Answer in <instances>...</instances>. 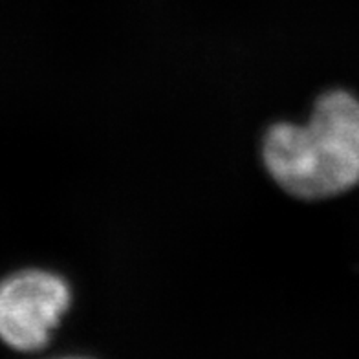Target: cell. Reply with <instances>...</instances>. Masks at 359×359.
I'll use <instances>...</instances> for the list:
<instances>
[{
    "label": "cell",
    "mask_w": 359,
    "mask_h": 359,
    "mask_svg": "<svg viewBox=\"0 0 359 359\" xmlns=\"http://www.w3.org/2000/svg\"><path fill=\"white\" fill-rule=\"evenodd\" d=\"M264 161L280 187L299 198H326L359 184V101L330 92L306 125H275Z\"/></svg>",
    "instance_id": "6da1fadb"
},
{
    "label": "cell",
    "mask_w": 359,
    "mask_h": 359,
    "mask_svg": "<svg viewBox=\"0 0 359 359\" xmlns=\"http://www.w3.org/2000/svg\"><path fill=\"white\" fill-rule=\"evenodd\" d=\"M70 304L67 283L46 271H22L0 284V339L37 350L50 339Z\"/></svg>",
    "instance_id": "7a4b0ae2"
}]
</instances>
